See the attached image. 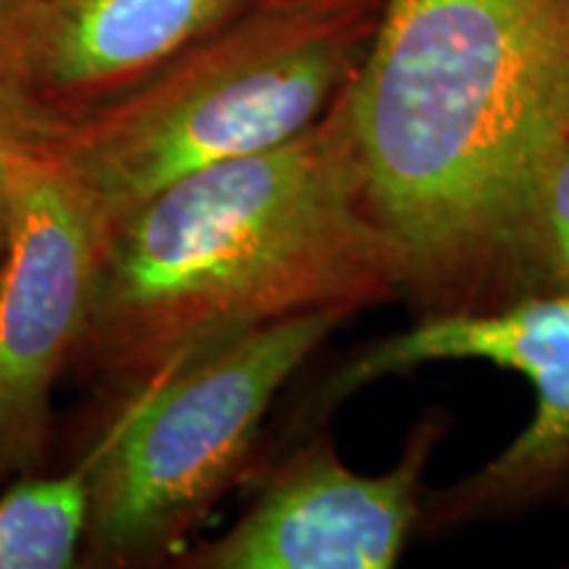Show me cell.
<instances>
[{
  "label": "cell",
  "mask_w": 569,
  "mask_h": 569,
  "mask_svg": "<svg viewBox=\"0 0 569 569\" xmlns=\"http://www.w3.org/2000/svg\"><path fill=\"white\" fill-rule=\"evenodd\" d=\"M3 251H6V243H0V264H3Z\"/></svg>",
  "instance_id": "14"
},
{
  "label": "cell",
  "mask_w": 569,
  "mask_h": 569,
  "mask_svg": "<svg viewBox=\"0 0 569 569\" xmlns=\"http://www.w3.org/2000/svg\"><path fill=\"white\" fill-rule=\"evenodd\" d=\"M382 3L259 0L77 122L24 130L111 219L182 177L317 124L359 71Z\"/></svg>",
  "instance_id": "3"
},
{
  "label": "cell",
  "mask_w": 569,
  "mask_h": 569,
  "mask_svg": "<svg viewBox=\"0 0 569 569\" xmlns=\"http://www.w3.org/2000/svg\"><path fill=\"white\" fill-rule=\"evenodd\" d=\"M348 317L315 309L277 319L122 398L96 440L82 567L180 557L246 469L274 396Z\"/></svg>",
  "instance_id": "4"
},
{
  "label": "cell",
  "mask_w": 569,
  "mask_h": 569,
  "mask_svg": "<svg viewBox=\"0 0 569 569\" xmlns=\"http://www.w3.org/2000/svg\"><path fill=\"white\" fill-rule=\"evenodd\" d=\"M443 417H425L382 475L348 469L327 440L284 459L222 538L182 551L188 569H390L422 519V480Z\"/></svg>",
  "instance_id": "7"
},
{
  "label": "cell",
  "mask_w": 569,
  "mask_h": 569,
  "mask_svg": "<svg viewBox=\"0 0 569 569\" xmlns=\"http://www.w3.org/2000/svg\"><path fill=\"white\" fill-rule=\"evenodd\" d=\"M21 138V124L13 113L0 103V243L9 238L11 222V163L17 142Z\"/></svg>",
  "instance_id": "11"
},
{
  "label": "cell",
  "mask_w": 569,
  "mask_h": 569,
  "mask_svg": "<svg viewBox=\"0 0 569 569\" xmlns=\"http://www.w3.org/2000/svg\"><path fill=\"white\" fill-rule=\"evenodd\" d=\"M17 17H19V0H0V71H3L6 59H9Z\"/></svg>",
  "instance_id": "12"
},
{
  "label": "cell",
  "mask_w": 569,
  "mask_h": 569,
  "mask_svg": "<svg viewBox=\"0 0 569 569\" xmlns=\"http://www.w3.org/2000/svg\"><path fill=\"white\" fill-rule=\"evenodd\" d=\"M96 461L92 443L69 472L13 480L0 496V569L82 567Z\"/></svg>",
  "instance_id": "9"
},
{
  "label": "cell",
  "mask_w": 569,
  "mask_h": 569,
  "mask_svg": "<svg viewBox=\"0 0 569 569\" xmlns=\"http://www.w3.org/2000/svg\"><path fill=\"white\" fill-rule=\"evenodd\" d=\"M530 280L532 293H569V142L553 159L538 196Z\"/></svg>",
  "instance_id": "10"
},
{
  "label": "cell",
  "mask_w": 569,
  "mask_h": 569,
  "mask_svg": "<svg viewBox=\"0 0 569 569\" xmlns=\"http://www.w3.org/2000/svg\"><path fill=\"white\" fill-rule=\"evenodd\" d=\"M432 361H486L522 375L536 390V415L486 467L432 496L422 517L436 525L486 519L569 486V293L427 315L411 330L353 356L319 398L336 407L369 382Z\"/></svg>",
  "instance_id": "6"
},
{
  "label": "cell",
  "mask_w": 569,
  "mask_h": 569,
  "mask_svg": "<svg viewBox=\"0 0 569 569\" xmlns=\"http://www.w3.org/2000/svg\"><path fill=\"white\" fill-rule=\"evenodd\" d=\"M369 211L427 315L532 293V222L569 142V0H382L346 92Z\"/></svg>",
  "instance_id": "1"
},
{
  "label": "cell",
  "mask_w": 569,
  "mask_h": 569,
  "mask_svg": "<svg viewBox=\"0 0 569 569\" xmlns=\"http://www.w3.org/2000/svg\"><path fill=\"white\" fill-rule=\"evenodd\" d=\"M284 3H319V6H356V3H382V0H284Z\"/></svg>",
  "instance_id": "13"
},
{
  "label": "cell",
  "mask_w": 569,
  "mask_h": 569,
  "mask_svg": "<svg viewBox=\"0 0 569 569\" xmlns=\"http://www.w3.org/2000/svg\"><path fill=\"white\" fill-rule=\"evenodd\" d=\"M343 92L293 140L182 177L103 227L71 367L122 401L256 327L401 296Z\"/></svg>",
  "instance_id": "2"
},
{
  "label": "cell",
  "mask_w": 569,
  "mask_h": 569,
  "mask_svg": "<svg viewBox=\"0 0 569 569\" xmlns=\"http://www.w3.org/2000/svg\"><path fill=\"white\" fill-rule=\"evenodd\" d=\"M259 0H19L0 103L24 130L127 96Z\"/></svg>",
  "instance_id": "8"
},
{
  "label": "cell",
  "mask_w": 569,
  "mask_h": 569,
  "mask_svg": "<svg viewBox=\"0 0 569 569\" xmlns=\"http://www.w3.org/2000/svg\"><path fill=\"white\" fill-rule=\"evenodd\" d=\"M101 243L88 190L21 130L0 264V482L46 465L53 386L88 325Z\"/></svg>",
  "instance_id": "5"
}]
</instances>
